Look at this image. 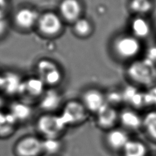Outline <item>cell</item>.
Wrapping results in <instances>:
<instances>
[{
	"instance_id": "obj_12",
	"label": "cell",
	"mask_w": 156,
	"mask_h": 156,
	"mask_svg": "<svg viewBox=\"0 0 156 156\" xmlns=\"http://www.w3.org/2000/svg\"><path fill=\"white\" fill-rule=\"evenodd\" d=\"M40 16L37 11L28 8H23L17 11L15 16V21L19 27L29 29L38 23Z\"/></svg>"
},
{
	"instance_id": "obj_11",
	"label": "cell",
	"mask_w": 156,
	"mask_h": 156,
	"mask_svg": "<svg viewBox=\"0 0 156 156\" xmlns=\"http://www.w3.org/2000/svg\"><path fill=\"white\" fill-rule=\"evenodd\" d=\"M119 122L127 131H136L143 127V116L131 108H126L119 112Z\"/></svg>"
},
{
	"instance_id": "obj_27",
	"label": "cell",
	"mask_w": 156,
	"mask_h": 156,
	"mask_svg": "<svg viewBox=\"0 0 156 156\" xmlns=\"http://www.w3.org/2000/svg\"><path fill=\"white\" fill-rule=\"evenodd\" d=\"M2 105H3V99H2V97H0V109H1Z\"/></svg>"
},
{
	"instance_id": "obj_15",
	"label": "cell",
	"mask_w": 156,
	"mask_h": 156,
	"mask_svg": "<svg viewBox=\"0 0 156 156\" xmlns=\"http://www.w3.org/2000/svg\"><path fill=\"white\" fill-rule=\"evenodd\" d=\"M45 83L40 77H31L23 82L19 94L37 97L44 93Z\"/></svg>"
},
{
	"instance_id": "obj_9",
	"label": "cell",
	"mask_w": 156,
	"mask_h": 156,
	"mask_svg": "<svg viewBox=\"0 0 156 156\" xmlns=\"http://www.w3.org/2000/svg\"><path fill=\"white\" fill-rule=\"evenodd\" d=\"M37 23L42 33L51 36L58 34L62 26L60 18L52 12L44 13L39 17Z\"/></svg>"
},
{
	"instance_id": "obj_1",
	"label": "cell",
	"mask_w": 156,
	"mask_h": 156,
	"mask_svg": "<svg viewBox=\"0 0 156 156\" xmlns=\"http://www.w3.org/2000/svg\"><path fill=\"white\" fill-rule=\"evenodd\" d=\"M126 76L133 84L151 87L156 83V65L150 58H139L128 63Z\"/></svg>"
},
{
	"instance_id": "obj_7",
	"label": "cell",
	"mask_w": 156,
	"mask_h": 156,
	"mask_svg": "<svg viewBox=\"0 0 156 156\" xmlns=\"http://www.w3.org/2000/svg\"><path fill=\"white\" fill-rule=\"evenodd\" d=\"M97 124L101 129L110 130L116 127L119 121V112L113 105L105 104L97 114Z\"/></svg>"
},
{
	"instance_id": "obj_10",
	"label": "cell",
	"mask_w": 156,
	"mask_h": 156,
	"mask_svg": "<svg viewBox=\"0 0 156 156\" xmlns=\"http://www.w3.org/2000/svg\"><path fill=\"white\" fill-rule=\"evenodd\" d=\"M106 104L105 95L97 89H90L83 95V104L86 110L97 114Z\"/></svg>"
},
{
	"instance_id": "obj_28",
	"label": "cell",
	"mask_w": 156,
	"mask_h": 156,
	"mask_svg": "<svg viewBox=\"0 0 156 156\" xmlns=\"http://www.w3.org/2000/svg\"><path fill=\"white\" fill-rule=\"evenodd\" d=\"M154 156H156V155H154Z\"/></svg>"
},
{
	"instance_id": "obj_3",
	"label": "cell",
	"mask_w": 156,
	"mask_h": 156,
	"mask_svg": "<svg viewBox=\"0 0 156 156\" xmlns=\"http://www.w3.org/2000/svg\"><path fill=\"white\" fill-rule=\"evenodd\" d=\"M37 129L43 138H60L67 128L60 115L51 113L39 116L37 121Z\"/></svg>"
},
{
	"instance_id": "obj_23",
	"label": "cell",
	"mask_w": 156,
	"mask_h": 156,
	"mask_svg": "<svg viewBox=\"0 0 156 156\" xmlns=\"http://www.w3.org/2000/svg\"><path fill=\"white\" fill-rule=\"evenodd\" d=\"M57 69H58L57 65L54 62L49 60H41L37 64V71L40 76L39 77L41 80Z\"/></svg>"
},
{
	"instance_id": "obj_2",
	"label": "cell",
	"mask_w": 156,
	"mask_h": 156,
	"mask_svg": "<svg viewBox=\"0 0 156 156\" xmlns=\"http://www.w3.org/2000/svg\"><path fill=\"white\" fill-rule=\"evenodd\" d=\"M112 49L117 58L129 63L140 58L143 51V41L129 32L122 33L114 39Z\"/></svg>"
},
{
	"instance_id": "obj_19",
	"label": "cell",
	"mask_w": 156,
	"mask_h": 156,
	"mask_svg": "<svg viewBox=\"0 0 156 156\" xmlns=\"http://www.w3.org/2000/svg\"><path fill=\"white\" fill-rule=\"evenodd\" d=\"M122 156H147L148 148L140 140L130 139L122 150Z\"/></svg>"
},
{
	"instance_id": "obj_13",
	"label": "cell",
	"mask_w": 156,
	"mask_h": 156,
	"mask_svg": "<svg viewBox=\"0 0 156 156\" xmlns=\"http://www.w3.org/2000/svg\"><path fill=\"white\" fill-rule=\"evenodd\" d=\"M62 101V96L54 89H49L44 93V94L39 104L42 110L47 112H52L58 109Z\"/></svg>"
},
{
	"instance_id": "obj_20",
	"label": "cell",
	"mask_w": 156,
	"mask_h": 156,
	"mask_svg": "<svg viewBox=\"0 0 156 156\" xmlns=\"http://www.w3.org/2000/svg\"><path fill=\"white\" fill-rule=\"evenodd\" d=\"M9 112L18 122H23L31 116L32 109L30 105L26 103L16 101L10 105Z\"/></svg>"
},
{
	"instance_id": "obj_26",
	"label": "cell",
	"mask_w": 156,
	"mask_h": 156,
	"mask_svg": "<svg viewBox=\"0 0 156 156\" xmlns=\"http://www.w3.org/2000/svg\"><path fill=\"white\" fill-rule=\"evenodd\" d=\"M3 82H4V78H3V75H0V89H2Z\"/></svg>"
},
{
	"instance_id": "obj_17",
	"label": "cell",
	"mask_w": 156,
	"mask_h": 156,
	"mask_svg": "<svg viewBox=\"0 0 156 156\" xmlns=\"http://www.w3.org/2000/svg\"><path fill=\"white\" fill-rule=\"evenodd\" d=\"M18 122L11 114L0 110V138L10 137L16 130Z\"/></svg>"
},
{
	"instance_id": "obj_14",
	"label": "cell",
	"mask_w": 156,
	"mask_h": 156,
	"mask_svg": "<svg viewBox=\"0 0 156 156\" xmlns=\"http://www.w3.org/2000/svg\"><path fill=\"white\" fill-rule=\"evenodd\" d=\"M81 5L78 0H62L60 5L62 16L69 21H76L81 14Z\"/></svg>"
},
{
	"instance_id": "obj_8",
	"label": "cell",
	"mask_w": 156,
	"mask_h": 156,
	"mask_svg": "<svg viewBox=\"0 0 156 156\" xmlns=\"http://www.w3.org/2000/svg\"><path fill=\"white\" fill-rule=\"evenodd\" d=\"M130 139L126 129L122 127H115L107 131L105 140L106 145L111 151L121 152Z\"/></svg>"
},
{
	"instance_id": "obj_16",
	"label": "cell",
	"mask_w": 156,
	"mask_h": 156,
	"mask_svg": "<svg viewBox=\"0 0 156 156\" xmlns=\"http://www.w3.org/2000/svg\"><path fill=\"white\" fill-rule=\"evenodd\" d=\"M127 8L133 15L148 16L155 8L154 0H129Z\"/></svg>"
},
{
	"instance_id": "obj_25",
	"label": "cell",
	"mask_w": 156,
	"mask_h": 156,
	"mask_svg": "<svg viewBox=\"0 0 156 156\" xmlns=\"http://www.w3.org/2000/svg\"><path fill=\"white\" fill-rule=\"evenodd\" d=\"M7 27V23L5 19H0V36L4 34Z\"/></svg>"
},
{
	"instance_id": "obj_24",
	"label": "cell",
	"mask_w": 156,
	"mask_h": 156,
	"mask_svg": "<svg viewBox=\"0 0 156 156\" xmlns=\"http://www.w3.org/2000/svg\"><path fill=\"white\" fill-rule=\"evenodd\" d=\"M92 30L91 24L87 19L81 18L75 21L74 30L77 34L80 36H86L90 34Z\"/></svg>"
},
{
	"instance_id": "obj_22",
	"label": "cell",
	"mask_w": 156,
	"mask_h": 156,
	"mask_svg": "<svg viewBox=\"0 0 156 156\" xmlns=\"http://www.w3.org/2000/svg\"><path fill=\"white\" fill-rule=\"evenodd\" d=\"M62 143L60 138H43L42 139L43 153L49 155L58 154L62 150Z\"/></svg>"
},
{
	"instance_id": "obj_21",
	"label": "cell",
	"mask_w": 156,
	"mask_h": 156,
	"mask_svg": "<svg viewBox=\"0 0 156 156\" xmlns=\"http://www.w3.org/2000/svg\"><path fill=\"white\" fill-rule=\"evenodd\" d=\"M146 135L156 143V109L151 110L143 116V127Z\"/></svg>"
},
{
	"instance_id": "obj_5",
	"label": "cell",
	"mask_w": 156,
	"mask_h": 156,
	"mask_svg": "<svg viewBox=\"0 0 156 156\" xmlns=\"http://www.w3.org/2000/svg\"><path fill=\"white\" fill-rule=\"evenodd\" d=\"M87 111L83 103L70 101L66 103L60 115L69 127L84 122L87 118Z\"/></svg>"
},
{
	"instance_id": "obj_4",
	"label": "cell",
	"mask_w": 156,
	"mask_h": 156,
	"mask_svg": "<svg viewBox=\"0 0 156 156\" xmlns=\"http://www.w3.org/2000/svg\"><path fill=\"white\" fill-rule=\"evenodd\" d=\"M13 151L15 156H41L42 139L33 135L23 136L16 142Z\"/></svg>"
},
{
	"instance_id": "obj_6",
	"label": "cell",
	"mask_w": 156,
	"mask_h": 156,
	"mask_svg": "<svg viewBox=\"0 0 156 156\" xmlns=\"http://www.w3.org/2000/svg\"><path fill=\"white\" fill-rule=\"evenodd\" d=\"M129 32L140 41L148 38L152 34L153 27L148 16L133 15L129 23Z\"/></svg>"
},
{
	"instance_id": "obj_18",
	"label": "cell",
	"mask_w": 156,
	"mask_h": 156,
	"mask_svg": "<svg viewBox=\"0 0 156 156\" xmlns=\"http://www.w3.org/2000/svg\"><path fill=\"white\" fill-rule=\"evenodd\" d=\"M4 82L2 90H4L8 94H19L23 82L17 74L12 72L3 75Z\"/></svg>"
}]
</instances>
